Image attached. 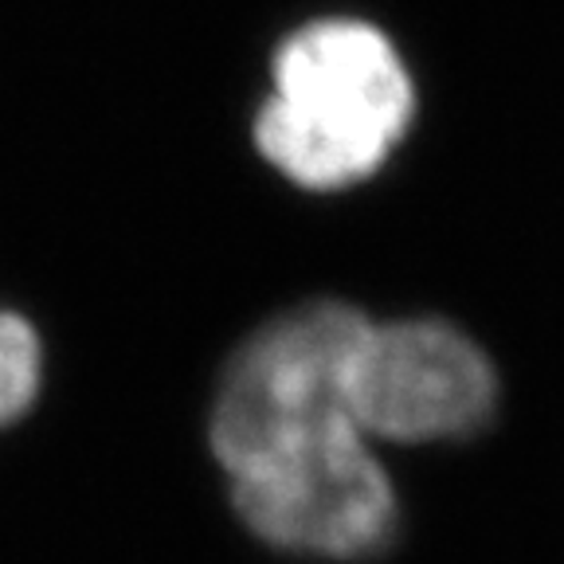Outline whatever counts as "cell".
Instances as JSON below:
<instances>
[{
    "label": "cell",
    "mask_w": 564,
    "mask_h": 564,
    "mask_svg": "<svg viewBox=\"0 0 564 564\" xmlns=\"http://www.w3.org/2000/svg\"><path fill=\"white\" fill-rule=\"evenodd\" d=\"M412 106V75L380 28L345 17L314 20L286 35L274 55L256 145L294 185L349 188L404 141Z\"/></svg>",
    "instance_id": "obj_1"
},
{
    "label": "cell",
    "mask_w": 564,
    "mask_h": 564,
    "mask_svg": "<svg viewBox=\"0 0 564 564\" xmlns=\"http://www.w3.org/2000/svg\"><path fill=\"white\" fill-rule=\"evenodd\" d=\"M494 400L490 357L447 322H369L352 357L349 408L369 440H455L490 420Z\"/></svg>",
    "instance_id": "obj_3"
},
{
    "label": "cell",
    "mask_w": 564,
    "mask_h": 564,
    "mask_svg": "<svg viewBox=\"0 0 564 564\" xmlns=\"http://www.w3.org/2000/svg\"><path fill=\"white\" fill-rule=\"evenodd\" d=\"M365 329L361 310L314 299L274 314L231 352L208 415V443L224 475L365 435L349 408L352 357Z\"/></svg>",
    "instance_id": "obj_2"
},
{
    "label": "cell",
    "mask_w": 564,
    "mask_h": 564,
    "mask_svg": "<svg viewBox=\"0 0 564 564\" xmlns=\"http://www.w3.org/2000/svg\"><path fill=\"white\" fill-rule=\"evenodd\" d=\"M228 486L247 529L294 553L365 556L397 529V494L365 435L228 478Z\"/></svg>",
    "instance_id": "obj_4"
},
{
    "label": "cell",
    "mask_w": 564,
    "mask_h": 564,
    "mask_svg": "<svg viewBox=\"0 0 564 564\" xmlns=\"http://www.w3.org/2000/svg\"><path fill=\"white\" fill-rule=\"evenodd\" d=\"M44 388V341L17 310H0V427L24 420Z\"/></svg>",
    "instance_id": "obj_5"
}]
</instances>
